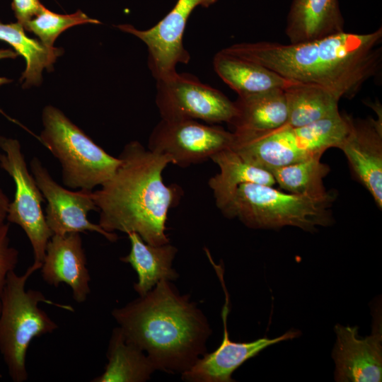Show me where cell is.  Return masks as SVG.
I'll list each match as a JSON object with an SVG mask.
<instances>
[{
    "label": "cell",
    "instance_id": "cell-1",
    "mask_svg": "<svg viewBox=\"0 0 382 382\" xmlns=\"http://www.w3.org/2000/svg\"><path fill=\"white\" fill-rule=\"evenodd\" d=\"M382 28L358 34L343 31L299 43L260 41L233 44L224 52L262 65L296 83L352 99L382 65Z\"/></svg>",
    "mask_w": 382,
    "mask_h": 382
},
{
    "label": "cell",
    "instance_id": "cell-2",
    "mask_svg": "<svg viewBox=\"0 0 382 382\" xmlns=\"http://www.w3.org/2000/svg\"><path fill=\"white\" fill-rule=\"evenodd\" d=\"M118 157L120 164L113 175L93 191L98 224L110 233L135 232L153 245L170 243L166 233L168 213L182 193L179 186L167 185L163 179L173 159L138 141L126 144Z\"/></svg>",
    "mask_w": 382,
    "mask_h": 382
},
{
    "label": "cell",
    "instance_id": "cell-3",
    "mask_svg": "<svg viewBox=\"0 0 382 382\" xmlns=\"http://www.w3.org/2000/svg\"><path fill=\"white\" fill-rule=\"evenodd\" d=\"M112 315L125 340L146 352L156 370L168 373L189 369L204 354L211 332L202 312L168 280Z\"/></svg>",
    "mask_w": 382,
    "mask_h": 382
},
{
    "label": "cell",
    "instance_id": "cell-4",
    "mask_svg": "<svg viewBox=\"0 0 382 382\" xmlns=\"http://www.w3.org/2000/svg\"><path fill=\"white\" fill-rule=\"evenodd\" d=\"M349 118L340 112L305 126L286 123L268 131L233 132L231 148L252 165L270 171L337 148L348 131Z\"/></svg>",
    "mask_w": 382,
    "mask_h": 382
},
{
    "label": "cell",
    "instance_id": "cell-5",
    "mask_svg": "<svg viewBox=\"0 0 382 382\" xmlns=\"http://www.w3.org/2000/svg\"><path fill=\"white\" fill-rule=\"evenodd\" d=\"M42 264L33 262L25 272L11 271L7 277L0 306V354L14 382L28 378L26 355L32 340L51 334L58 325L40 306L55 303L35 289H26L28 279Z\"/></svg>",
    "mask_w": 382,
    "mask_h": 382
},
{
    "label": "cell",
    "instance_id": "cell-6",
    "mask_svg": "<svg viewBox=\"0 0 382 382\" xmlns=\"http://www.w3.org/2000/svg\"><path fill=\"white\" fill-rule=\"evenodd\" d=\"M333 201L291 194L270 185L244 183L216 207L226 217L237 218L249 228L294 226L313 231L331 224Z\"/></svg>",
    "mask_w": 382,
    "mask_h": 382
},
{
    "label": "cell",
    "instance_id": "cell-7",
    "mask_svg": "<svg viewBox=\"0 0 382 382\" xmlns=\"http://www.w3.org/2000/svg\"><path fill=\"white\" fill-rule=\"evenodd\" d=\"M42 120L39 139L59 161L65 186L93 190L113 175L120 158L108 154L60 110L46 106Z\"/></svg>",
    "mask_w": 382,
    "mask_h": 382
},
{
    "label": "cell",
    "instance_id": "cell-8",
    "mask_svg": "<svg viewBox=\"0 0 382 382\" xmlns=\"http://www.w3.org/2000/svg\"><path fill=\"white\" fill-rule=\"evenodd\" d=\"M0 167L13 180L14 198L8 207L6 220L18 225L31 245L34 261L42 264L52 233L42 212L45 198L29 170L20 142L0 136Z\"/></svg>",
    "mask_w": 382,
    "mask_h": 382
},
{
    "label": "cell",
    "instance_id": "cell-9",
    "mask_svg": "<svg viewBox=\"0 0 382 382\" xmlns=\"http://www.w3.org/2000/svg\"><path fill=\"white\" fill-rule=\"evenodd\" d=\"M156 81L155 100L162 119L230 125L235 117L234 102L192 74L175 72Z\"/></svg>",
    "mask_w": 382,
    "mask_h": 382
},
{
    "label": "cell",
    "instance_id": "cell-10",
    "mask_svg": "<svg viewBox=\"0 0 382 382\" xmlns=\"http://www.w3.org/2000/svg\"><path fill=\"white\" fill-rule=\"evenodd\" d=\"M233 137V132L219 125L161 118L149 136L148 149L170 156L173 164L185 168L211 160L216 153L230 148Z\"/></svg>",
    "mask_w": 382,
    "mask_h": 382
},
{
    "label": "cell",
    "instance_id": "cell-11",
    "mask_svg": "<svg viewBox=\"0 0 382 382\" xmlns=\"http://www.w3.org/2000/svg\"><path fill=\"white\" fill-rule=\"evenodd\" d=\"M218 0H178L173 8L156 25L139 30L132 25H118L122 31L140 39L148 48V66L156 80L177 72L178 64H188L190 54L183 45L187 22L197 7L208 8Z\"/></svg>",
    "mask_w": 382,
    "mask_h": 382
},
{
    "label": "cell",
    "instance_id": "cell-12",
    "mask_svg": "<svg viewBox=\"0 0 382 382\" xmlns=\"http://www.w3.org/2000/svg\"><path fill=\"white\" fill-rule=\"evenodd\" d=\"M30 170L47 201L45 215L52 235L91 231L102 235L110 242L117 240L115 233L108 232L98 224L88 220V212L98 211L93 190L71 191L62 187L37 157L30 161Z\"/></svg>",
    "mask_w": 382,
    "mask_h": 382
},
{
    "label": "cell",
    "instance_id": "cell-13",
    "mask_svg": "<svg viewBox=\"0 0 382 382\" xmlns=\"http://www.w3.org/2000/svg\"><path fill=\"white\" fill-rule=\"evenodd\" d=\"M377 117L355 120L349 116L348 131L338 145L345 155L356 179L382 208V111Z\"/></svg>",
    "mask_w": 382,
    "mask_h": 382
},
{
    "label": "cell",
    "instance_id": "cell-14",
    "mask_svg": "<svg viewBox=\"0 0 382 382\" xmlns=\"http://www.w3.org/2000/svg\"><path fill=\"white\" fill-rule=\"evenodd\" d=\"M374 315L372 332L359 337L357 326L337 324L332 351L335 379L340 382H377L382 379L381 318Z\"/></svg>",
    "mask_w": 382,
    "mask_h": 382
},
{
    "label": "cell",
    "instance_id": "cell-15",
    "mask_svg": "<svg viewBox=\"0 0 382 382\" xmlns=\"http://www.w3.org/2000/svg\"><path fill=\"white\" fill-rule=\"evenodd\" d=\"M228 295L226 291V303L221 316L224 325V336L221 344L213 352L204 354L186 371L182 373V378L191 382H231V375L242 364L255 357L266 347L291 340L300 335L298 330H289L284 335L270 339L262 337L249 342H236L230 340L227 330L228 313Z\"/></svg>",
    "mask_w": 382,
    "mask_h": 382
},
{
    "label": "cell",
    "instance_id": "cell-16",
    "mask_svg": "<svg viewBox=\"0 0 382 382\" xmlns=\"http://www.w3.org/2000/svg\"><path fill=\"white\" fill-rule=\"evenodd\" d=\"M42 279L57 287L62 283L72 291L74 301L81 303L91 293V276L79 233L52 235L40 267Z\"/></svg>",
    "mask_w": 382,
    "mask_h": 382
},
{
    "label": "cell",
    "instance_id": "cell-17",
    "mask_svg": "<svg viewBox=\"0 0 382 382\" xmlns=\"http://www.w3.org/2000/svg\"><path fill=\"white\" fill-rule=\"evenodd\" d=\"M345 31L339 0H292L285 33L289 43L323 38Z\"/></svg>",
    "mask_w": 382,
    "mask_h": 382
},
{
    "label": "cell",
    "instance_id": "cell-18",
    "mask_svg": "<svg viewBox=\"0 0 382 382\" xmlns=\"http://www.w3.org/2000/svg\"><path fill=\"white\" fill-rule=\"evenodd\" d=\"M127 236L131 249L120 260L129 263L136 271L138 281L134 284V289L139 296L146 294L161 280L178 278V273L172 267L178 252L175 246L170 243L160 245L149 244L135 232Z\"/></svg>",
    "mask_w": 382,
    "mask_h": 382
},
{
    "label": "cell",
    "instance_id": "cell-19",
    "mask_svg": "<svg viewBox=\"0 0 382 382\" xmlns=\"http://www.w3.org/2000/svg\"><path fill=\"white\" fill-rule=\"evenodd\" d=\"M219 77L238 96L260 93L274 88H285L292 82L273 71L221 50L213 59Z\"/></svg>",
    "mask_w": 382,
    "mask_h": 382
},
{
    "label": "cell",
    "instance_id": "cell-20",
    "mask_svg": "<svg viewBox=\"0 0 382 382\" xmlns=\"http://www.w3.org/2000/svg\"><path fill=\"white\" fill-rule=\"evenodd\" d=\"M236 115L230 125L233 132H262L287 122L288 110L283 88L238 96Z\"/></svg>",
    "mask_w": 382,
    "mask_h": 382
},
{
    "label": "cell",
    "instance_id": "cell-21",
    "mask_svg": "<svg viewBox=\"0 0 382 382\" xmlns=\"http://www.w3.org/2000/svg\"><path fill=\"white\" fill-rule=\"evenodd\" d=\"M107 358L104 371L92 382H143L156 370L148 356L125 340L120 327L112 332Z\"/></svg>",
    "mask_w": 382,
    "mask_h": 382
},
{
    "label": "cell",
    "instance_id": "cell-22",
    "mask_svg": "<svg viewBox=\"0 0 382 382\" xmlns=\"http://www.w3.org/2000/svg\"><path fill=\"white\" fill-rule=\"evenodd\" d=\"M287 124L301 127L315 123L340 113V98L318 86L292 82L284 88Z\"/></svg>",
    "mask_w": 382,
    "mask_h": 382
},
{
    "label": "cell",
    "instance_id": "cell-23",
    "mask_svg": "<svg viewBox=\"0 0 382 382\" xmlns=\"http://www.w3.org/2000/svg\"><path fill=\"white\" fill-rule=\"evenodd\" d=\"M211 160L219 168V173L208 181L216 205L231 195L241 184L256 183L270 186L276 184L271 172L248 163L231 147L216 153Z\"/></svg>",
    "mask_w": 382,
    "mask_h": 382
},
{
    "label": "cell",
    "instance_id": "cell-24",
    "mask_svg": "<svg viewBox=\"0 0 382 382\" xmlns=\"http://www.w3.org/2000/svg\"><path fill=\"white\" fill-rule=\"evenodd\" d=\"M0 40L9 44L18 54L25 58L26 68L21 79L25 80L24 87L38 85L43 69H50L62 52L61 49L47 47L40 41L28 37L23 26L18 22L0 23Z\"/></svg>",
    "mask_w": 382,
    "mask_h": 382
},
{
    "label": "cell",
    "instance_id": "cell-25",
    "mask_svg": "<svg viewBox=\"0 0 382 382\" xmlns=\"http://www.w3.org/2000/svg\"><path fill=\"white\" fill-rule=\"evenodd\" d=\"M321 156L283 166L270 172L282 190L314 199L334 198L324 186L323 179L330 172L329 166L322 163Z\"/></svg>",
    "mask_w": 382,
    "mask_h": 382
},
{
    "label": "cell",
    "instance_id": "cell-26",
    "mask_svg": "<svg viewBox=\"0 0 382 382\" xmlns=\"http://www.w3.org/2000/svg\"><path fill=\"white\" fill-rule=\"evenodd\" d=\"M84 23H100L81 11L72 14H59L54 13L44 6L31 19L27 21L23 28L33 33L47 47H53L57 37L65 30L74 25Z\"/></svg>",
    "mask_w": 382,
    "mask_h": 382
},
{
    "label": "cell",
    "instance_id": "cell-27",
    "mask_svg": "<svg viewBox=\"0 0 382 382\" xmlns=\"http://www.w3.org/2000/svg\"><path fill=\"white\" fill-rule=\"evenodd\" d=\"M10 226L7 223L0 225V306L2 294L8 274L15 270L18 262L19 253L11 245Z\"/></svg>",
    "mask_w": 382,
    "mask_h": 382
},
{
    "label": "cell",
    "instance_id": "cell-28",
    "mask_svg": "<svg viewBox=\"0 0 382 382\" xmlns=\"http://www.w3.org/2000/svg\"><path fill=\"white\" fill-rule=\"evenodd\" d=\"M43 7L40 0H13L12 8L16 18L23 26Z\"/></svg>",
    "mask_w": 382,
    "mask_h": 382
},
{
    "label": "cell",
    "instance_id": "cell-29",
    "mask_svg": "<svg viewBox=\"0 0 382 382\" xmlns=\"http://www.w3.org/2000/svg\"><path fill=\"white\" fill-rule=\"evenodd\" d=\"M10 200L0 187V225L5 223Z\"/></svg>",
    "mask_w": 382,
    "mask_h": 382
},
{
    "label": "cell",
    "instance_id": "cell-30",
    "mask_svg": "<svg viewBox=\"0 0 382 382\" xmlns=\"http://www.w3.org/2000/svg\"><path fill=\"white\" fill-rule=\"evenodd\" d=\"M18 54L16 53V51H13L10 49H0V59H15L17 57ZM11 81V80L5 78V77H0V86L8 83ZM0 112L3 113L2 110L0 108Z\"/></svg>",
    "mask_w": 382,
    "mask_h": 382
},
{
    "label": "cell",
    "instance_id": "cell-31",
    "mask_svg": "<svg viewBox=\"0 0 382 382\" xmlns=\"http://www.w3.org/2000/svg\"><path fill=\"white\" fill-rule=\"evenodd\" d=\"M0 154H1V153H0Z\"/></svg>",
    "mask_w": 382,
    "mask_h": 382
}]
</instances>
